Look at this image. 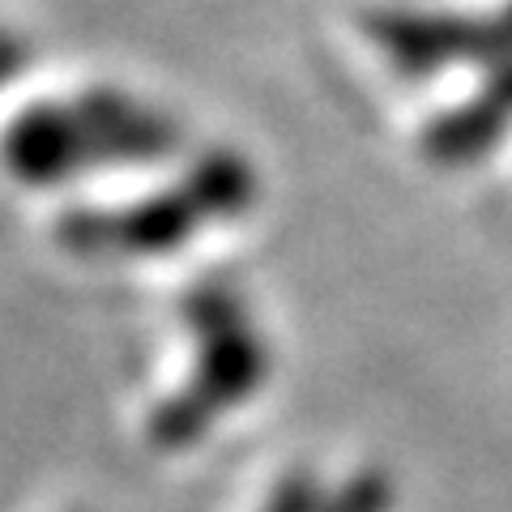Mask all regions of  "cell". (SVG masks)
I'll return each mask as SVG.
<instances>
[{
  "label": "cell",
  "instance_id": "obj_1",
  "mask_svg": "<svg viewBox=\"0 0 512 512\" xmlns=\"http://www.w3.org/2000/svg\"><path fill=\"white\" fill-rule=\"evenodd\" d=\"M180 150V124L167 111L120 90H90L22 111L0 137V158L22 184H64L94 167L154 163Z\"/></svg>",
  "mask_w": 512,
  "mask_h": 512
},
{
  "label": "cell",
  "instance_id": "obj_2",
  "mask_svg": "<svg viewBox=\"0 0 512 512\" xmlns=\"http://www.w3.org/2000/svg\"><path fill=\"white\" fill-rule=\"evenodd\" d=\"M184 325L192 338V372L150 414V440L158 448L197 444L231 406H244L261 389L274 363L231 282L192 286L184 295Z\"/></svg>",
  "mask_w": 512,
  "mask_h": 512
},
{
  "label": "cell",
  "instance_id": "obj_3",
  "mask_svg": "<svg viewBox=\"0 0 512 512\" xmlns=\"http://www.w3.org/2000/svg\"><path fill=\"white\" fill-rule=\"evenodd\" d=\"M256 171L244 154L214 150L197 158L180 184L158 188L120 210H77L60 218V244L77 256H158L184 248L192 235L248 214Z\"/></svg>",
  "mask_w": 512,
  "mask_h": 512
},
{
  "label": "cell",
  "instance_id": "obj_4",
  "mask_svg": "<svg viewBox=\"0 0 512 512\" xmlns=\"http://www.w3.org/2000/svg\"><path fill=\"white\" fill-rule=\"evenodd\" d=\"M372 39L406 77H431L457 60H478L495 69V64L512 60V5L483 22L453 18V13L444 18L436 13H376Z\"/></svg>",
  "mask_w": 512,
  "mask_h": 512
},
{
  "label": "cell",
  "instance_id": "obj_5",
  "mask_svg": "<svg viewBox=\"0 0 512 512\" xmlns=\"http://www.w3.org/2000/svg\"><path fill=\"white\" fill-rule=\"evenodd\" d=\"M508 124H512V60L495 64L478 99L448 111V116H440L427 128L423 150L431 163L461 167V163H474L478 154H487L508 133Z\"/></svg>",
  "mask_w": 512,
  "mask_h": 512
},
{
  "label": "cell",
  "instance_id": "obj_6",
  "mask_svg": "<svg viewBox=\"0 0 512 512\" xmlns=\"http://www.w3.org/2000/svg\"><path fill=\"white\" fill-rule=\"evenodd\" d=\"M261 512H342V508H338V495L320 487V478L312 470H295L278 478V487L269 491Z\"/></svg>",
  "mask_w": 512,
  "mask_h": 512
},
{
  "label": "cell",
  "instance_id": "obj_7",
  "mask_svg": "<svg viewBox=\"0 0 512 512\" xmlns=\"http://www.w3.org/2000/svg\"><path fill=\"white\" fill-rule=\"evenodd\" d=\"M18 69H22V43L0 30V86H5L9 77H18Z\"/></svg>",
  "mask_w": 512,
  "mask_h": 512
}]
</instances>
